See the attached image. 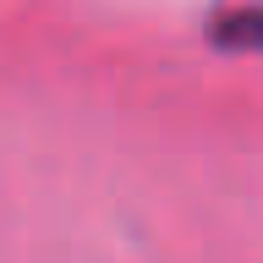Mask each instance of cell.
<instances>
[{
	"label": "cell",
	"instance_id": "1",
	"mask_svg": "<svg viewBox=\"0 0 263 263\" xmlns=\"http://www.w3.org/2000/svg\"><path fill=\"white\" fill-rule=\"evenodd\" d=\"M214 44L225 49H263V6H241L214 22Z\"/></svg>",
	"mask_w": 263,
	"mask_h": 263
}]
</instances>
